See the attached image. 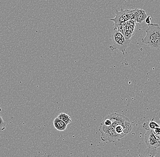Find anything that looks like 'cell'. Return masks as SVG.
I'll return each mask as SVG.
<instances>
[{
  "label": "cell",
  "mask_w": 160,
  "mask_h": 157,
  "mask_svg": "<svg viewBox=\"0 0 160 157\" xmlns=\"http://www.w3.org/2000/svg\"><path fill=\"white\" fill-rule=\"evenodd\" d=\"M146 37L142 42L146 46L154 49L160 48V27L158 24L148 25Z\"/></svg>",
  "instance_id": "1"
},
{
  "label": "cell",
  "mask_w": 160,
  "mask_h": 157,
  "mask_svg": "<svg viewBox=\"0 0 160 157\" xmlns=\"http://www.w3.org/2000/svg\"><path fill=\"white\" fill-rule=\"evenodd\" d=\"M112 41L113 44L110 47V50L112 51L117 49L122 52L125 57V51L128 47L131 42V40L127 39L123 34L115 27L112 35Z\"/></svg>",
  "instance_id": "2"
},
{
  "label": "cell",
  "mask_w": 160,
  "mask_h": 157,
  "mask_svg": "<svg viewBox=\"0 0 160 157\" xmlns=\"http://www.w3.org/2000/svg\"><path fill=\"white\" fill-rule=\"evenodd\" d=\"M99 131L101 134V139L103 141L113 142L121 139L115 131L114 127L112 125L107 126L101 123Z\"/></svg>",
  "instance_id": "3"
},
{
  "label": "cell",
  "mask_w": 160,
  "mask_h": 157,
  "mask_svg": "<svg viewBox=\"0 0 160 157\" xmlns=\"http://www.w3.org/2000/svg\"><path fill=\"white\" fill-rule=\"evenodd\" d=\"M144 140L148 148L150 149H157L159 148L155 135L152 130H147L144 138Z\"/></svg>",
  "instance_id": "4"
},
{
  "label": "cell",
  "mask_w": 160,
  "mask_h": 157,
  "mask_svg": "<svg viewBox=\"0 0 160 157\" xmlns=\"http://www.w3.org/2000/svg\"><path fill=\"white\" fill-rule=\"evenodd\" d=\"M132 17H133V18L136 22L139 23H141L148 17L144 10L136 9L132 10Z\"/></svg>",
  "instance_id": "5"
},
{
  "label": "cell",
  "mask_w": 160,
  "mask_h": 157,
  "mask_svg": "<svg viewBox=\"0 0 160 157\" xmlns=\"http://www.w3.org/2000/svg\"><path fill=\"white\" fill-rule=\"evenodd\" d=\"M53 125L54 127L58 130L61 131L65 130L68 125L66 123L64 122L58 117L55 118L54 120Z\"/></svg>",
  "instance_id": "6"
},
{
  "label": "cell",
  "mask_w": 160,
  "mask_h": 157,
  "mask_svg": "<svg viewBox=\"0 0 160 157\" xmlns=\"http://www.w3.org/2000/svg\"><path fill=\"white\" fill-rule=\"evenodd\" d=\"M153 120L154 119H153L151 121L147 122L144 123L143 125V128L146 130H153L156 128L160 127L158 123L154 121Z\"/></svg>",
  "instance_id": "7"
},
{
  "label": "cell",
  "mask_w": 160,
  "mask_h": 157,
  "mask_svg": "<svg viewBox=\"0 0 160 157\" xmlns=\"http://www.w3.org/2000/svg\"><path fill=\"white\" fill-rule=\"evenodd\" d=\"M157 154V149L148 148L145 150L143 157H156Z\"/></svg>",
  "instance_id": "8"
},
{
  "label": "cell",
  "mask_w": 160,
  "mask_h": 157,
  "mask_svg": "<svg viewBox=\"0 0 160 157\" xmlns=\"http://www.w3.org/2000/svg\"><path fill=\"white\" fill-rule=\"evenodd\" d=\"M58 117L60 120H62L64 122L66 123L67 125L72 122L71 117L65 113H62L59 114Z\"/></svg>",
  "instance_id": "9"
},
{
  "label": "cell",
  "mask_w": 160,
  "mask_h": 157,
  "mask_svg": "<svg viewBox=\"0 0 160 157\" xmlns=\"http://www.w3.org/2000/svg\"><path fill=\"white\" fill-rule=\"evenodd\" d=\"M6 129V123L0 114V130H4Z\"/></svg>",
  "instance_id": "10"
},
{
  "label": "cell",
  "mask_w": 160,
  "mask_h": 157,
  "mask_svg": "<svg viewBox=\"0 0 160 157\" xmlns=\"http://www.w3.org/2000/svg\"><path fill=\"white\" fill-rule=\"evenodd\" d=\"M152 130L155 135H160V127L156 128Z\"/></svg>",
  "instance_id": "11"
},
{
  "label": "cell",
  "mask_w": 160,
  "mask_h": 157,
  "mask_svg": "<svg viewBox=\"0 0 160 157\" xmlns=\"http://www.w3.org/2000/svg\"><path fill=\"white\" fill-rule=\"evenodd\" d=\"M155 137L157 140V142H158V145L159 147H160V135H155Z\"/></svg>",
  "instance_id": "12"
},
{
  "label": "cell",
  "mask_w": 160,
  "mask_h": 157,
  "mask_svg": "<svg viewBox=\"0 0 160 157\" xmlns=\"http://www.w3.org/2000/svg\"><path fill=\"white\" fill-rule=\"evenodd\" d=\"M151 18L150 16L147 17V18L145 19V23L148 25H149L151 24Z\"/></svg>",
  "instance_id": "13"
},
{
  "label": "cell",
  "mask_w": 160,
  "mask_h": 157,
  "mask_svg": "<svg viewBox=\"0 0 160 157\" xmlns=\"http://www.w3.org/2000/svg\"><path fill=\"white\" fill-rule=\"evenodd\" d=\"M1 111H2V109L0 108V112H1Z\"/></svg>",
  "instance_id": "14"
}]
</instances>
